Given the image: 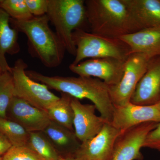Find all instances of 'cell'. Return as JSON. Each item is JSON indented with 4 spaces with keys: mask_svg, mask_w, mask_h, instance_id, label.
I'll use <instances>...</instances> for the list:
<instances>
[{
    "mask_svg": "<svg viewBox=\"0 0 160 160\" xmlns=\"http://www.w3.org/2000/svg\"><path fill=\"white\" fill-rule=\"evenodd\" d=\"M49 22L46 14L26 21L10 18L12 27L26 35L31 56L47 68H53L62 64L66 50L56 32L50 28Z\"/></svg>",
    "mask_w": 160,
    "mask_h": 160,
    "instance_id": "3",
    "label": "cell"
},
{
    "mask_svg": "<svg viewBox=\"0 0 160 160\" xmlns=\"http://www.w3.org/2000/svg\"><path fill=\"white\" fill-rule=\"evenodd\" d=\"M27 146L45 160H59L60 155L42 131L29 132Z\"/></svg>",
    "mask_w": 160,
    "mask_h": 160,
    "instance_id": "20",
    "label": "cell"
},
{
    "mask_svg": "<svg viewBox=\"0 0 160 160\" xmlns=\"http://www.w3.org/2000/svg\"><path fill=\"white\" fill-rule=\"evenodd\" d=\"M91 32L119 38L141 30L123 0L85 1Z\"/></svg>",
    "mask_w": 160,
    "mask_h": 160,
    "instance_id": "2",
    "label": "cell"
},
{
    "mask_svg": "<svg viewBox=\"0 0 160 160\" xmlns=\"http://www.w3.org/2000/svg\"><path fill=\"white\" fill-rule=\"evenodd\" d=\"M2 160H45L28 146H12L2 157Z\"/></svg>",
    "mask_w": 160,
    "mask_h": 160,
    "instance_id": "24",
    "label": "cell"
},
{
    "mask_svg": "<svg viewBox=\"0 0 160 160\" xmlns=\"http://www.w3.org/2000/svg\"><path fill=\"white\" fill-rule=\"evenodd\" d=\"M30 13L34 17L45 15L48 11L49 0H25Z\"/></svg>",
    "mask_w": 160,
    "mask_h": 160,
    "instance_id": "25",
    "label": "cell"
},
{
    "mask_svg": "<svg viewBox=\"0 0 160 160\" xmlns=\"http://www.w3.org/2000/svg\"><path fill=\"white\" fill-rule=\"evenodd\" d=\"M158 124L155 122L142 123L122 132L116 141L111 160H142L141 148L149 132Z\"/></svg>",
    "mask_w": 160,
    "mask_h": 160,
    "instance_id": "10",
    "label": "cell"
},
{
    "mask_svg": "<svg viewBox=\"0 0 160 160\" xmlns=\"http://www.w3.org/2000/svg\"><path fill=\"white\" fill-rule=\"evenodd\" d=\"M12 146L9 140L0 131V157H2Z\"/></svg>",
    "mask_w": 160,
    "mask_h": 160,
    "instance_id": "27",
    "label": "cell"
},
{
    "mask_svg": "<svg viewBox=\"0 0 160 160\" xmlns=\"http://www.w3.org/2000/svg\"><path fill=\"white\" fill-rule=\"evenodd\" d=\"M71 106L74 112L75 134L81 143L94 137L107 122L95 114L96 108L94 105L82 104L79 100L72 97Z\"/></svg>",
    "mask_w": 160,
    "mask_h": 160,
    "instance_id": "13",
    "label": "cell"
},
{
    "mask_svg": "<svg viewBox=\"0 0 160 160\" xmlns=\"http://www.w3.org/2000/svg\"><path fill=\"white\" fill-rule=\"evenodd\" d=\"M56 33L62 41L66 51L75 56L76 48L72 39L75 30L82 29L87 22L85 1L49 0L46 13Z\"/></svg>",
    "mask_w": 160,
    "mask_h": 160,
    "instance_id": "4",
    "label": "cell"
},
{
    "mask_svg": "<svg viewBox=\"0 0 160 160\" xmlns=\"http://www.w3.org/2000/svg\"><path fill=\"white\" fill-rule=\"evenodd\" d=\"M156 105V106H157V107L158 108V109H159V110L160 111V98L159 99V100L158 101V102H157L156 103V104H155Z\"/></svg>",
    "mask_w": 160,
    "mask_h": 160,
    "instance_id": "29",
    "label": "cell"
},
{
    "mask_svg": "<svg viewBox=\"0 0 160 160\" xmlns=\"http://www.w3.org/2000/svg\"><path fill=\"white\" fill-rule=\"evenodd\" d=\"M61 94L59 99L50 106L46 110V112L51 121L74 131V112L71 106L72 97L66 93Z\"/></svg>",
    "mask_w": 160,
    "mask_h": 160,
    "instance_id": "19",
    "label": "cell"
},
{
    "mask_svg": "<svg viewBox=\"0 0 160 160\" xmlns=\"http://www.w3.org/2000/svg\"><path fill=\"white\" fill-rule=\"evenodd\" d=\"M0 160H2V157H0Z\"/></svg>",
    "mask_w": 160,
    "mask_h": 160,
    "instance_id": "30",
    "label": "cell"
},
{
    "mask_svg": "<svg viewBox=\"0 0 160 160\" xmlns=\"http://www.w3.org/2000/svg\"><path fill=\"white\" fill-rule=\"evenodd\" d=\"M148 122H160V111L155 104L138 106L130 102L124 106H114L111 123L120 131Z\"/></svg>",
    "mask_w": 160,
    "mask_h": 160,
    "instance_id": "11",
    "label": "cell"
},
{
    "mask_svg": "<svg viewBox=\"0 0 160 160\" xmlns=\"http://www.w3.org/2000/svg\"><path fill=\"white\" fill-rule=\"evenodd\" d=\"M6 118L19 124L27 131H43L51 122L47 112L14 97L6 112Z\"/></svg>",
    "mask_w": 160,
    "mask_h": 160,
    "instance_id": "12",
    "label": "cell"
},
{
    "mask_svg": "<svg viewBox=\"0 0 160 160\" xmlns=\"http://www.w3.org/2000/svg\"><path fill=\"white\" fill-rule=\"evenodd\" d=\"M42 132L60 155V153L66 154V156L73 155L82 143L74 131L52 121Z\"/></svg>",
    "mask_w": 160,
    "mask_h": 160,
    "instance_id": "18",
    "label": "cell"
},
{
    "mask_svg": "<svg viewBox=\"0 0 160 160\" xmlns=\"http://www.w3.org/2000/svg\"><path fill=\"white\" fill-rule=\"evenodd\" d=\"M72 39L76 48L71 64L73 66L90 58H110L125 61L131 54L129 46L119 38L106 37L82 29L73 32Z\"/></svg>",
    "mask_w": 160,
    "mask_h": 160,
    "instance_id": "5",
    "label": "cell"
},
{
    "mask_svg": "<svg viewBox=\"0 0 160 160\" xmlns=\"http://www.w3.org/2000/svg\"><path fill=\"white\" fill-rule=\"evenodd\" d=\"M160 98V56L150 60L146 72L138 83L130 102L138 106L156 104Z\"/></svg>",
    "mask_w": 160,
    "mask_h": 160,
    "instance_id": "14",
    "label": "cell"
},
{
    "mask_svg": "<svg viewBox=\"0 0 160 160\" xmlns=\"http://www.w3.org/2000/svg\"><path fill=\"white\" fill-rule=\"evenodd\" d=\"M142 53H131L124 64L122 77L119 83L109 86L112 102L115 106H125L130 100L138 83L145 74L150 60Z\"/></svg>",
    "mask_w": 160,
    "mask_h": 160,
    "instance_id": "7",
    "label": "cell"
},
{
    "mask_svg": "<svg viewBox=\"0 0 160 160\" xmlns=\"http://www.w3.org/2000/svg\"><path fill=\"white\" fill-rule=\"evenodd\" d=\"M0 8L10 18L16 21H28L34 17L29 11L25 0H0Z\"/></svg>",
    "mask_w": 160,
    "mask_h": 160,
    "instance_id": "23",
    "label": "cell"
},
{
    "mask_svg": "<svg viewBox=\"0 0 160 160\" xmlns=\"http://www.w3.org/2000/svg\"><path fill=\"white\" fill-rule=\"evenodd\" d=\"M0 131L12 146H27L29 132L16 122L7 118H0Z\"/></svg>",
    "mask_w": 160,
    "mask_h": 160,
    "instance_id": "21",
    "label": "cell"
},
{
    "mask_svg": "<svg viewBox=\"0 0 160 160\" xmlns=\"http://www.w3.org/2000/svg\"><path fill=\"white\" fill-rule=\"evenodd\" d=\"M31 79L45 84L49 89L72 97L87 99L93 103L96 109L106 122H111L114 106L112 104L109 86L102 80L91 77L49 76L33 70H26Z\"/></svg>",
    "mask_w": 160,
    "mask_h": 160,
    "instance_id": "1",
    "label": "cell"
},
{
    "mask_svg": "<svg viewBox=\"0 0 160 160\" xmlns=\"http://www.w3.org/2000/svg\"><path fill=\"white\" fill-rule=\"evenodd\" d=\"M122 132L107 122L94 137L81 143L72 156L79 160H111L116 141Z\"/></svg>",
    "mask_w": 160,
    "mask_h": 160,
    "instance_id": "9",
    "label": "cell"
},
{
    "mask_svg": "<svg viewBox=\"0 0 160 160\" xmlns=\"http://www.w3.org/2000/svg\"><path fill=\"white\" fill-rule=\"evenodd\" d=\"M126 43L131 53H142L150 58L160 56V27L147 28L119 38Z\"/></svg>",
    "mask_w": 160,
    "mask_h": 160,
    "instance_id": "15",
    "label": "cell"
},
{
    "mask_svg": "<svg viewBox=\"0 0 160 160\" xmlns=\"http://www.w3.org/2000/svg\"><path fill=\"white\" fill-rule=\"evenodd\" d=\"M59 160H79L75 158L73 156H69L63 157L60 156Z\"/></svg>",
    "mask_w": 160,
    "mask_h": 160,
    "instance_id": "28",
    "label": "cell"
},
{
    "mask_svg": "<svg viewBox=\"0 0 160 160\" xmlns=\"http://www.w3.org/2000/svg\"><path fill=\"white\" fill-rule=\"evenodd\" d=\"M28 65L19 59L11 67L14 84V95L32 106L46 111L60 97L51 91L45 84L34 81L26 73Z\"/></svg>",
    "mask_w": 160,
    "mask_h": 160,
    "instance_id": "6",
    "label": "cell"
},
{
    "mask_svg": "<svg viewBox=\"0 0 160 160\" xmlns=\"http://www.w3.org/2000/svg\"><path fill=\"white\" fill-rule=\"evenodd\" d=\"M15 97L14 84L10 72L0 74V118H6L9 104Z\"/></svg>",
    "mask_w": 160,
    "mask_h": 160,
    "instance_id": "22",
    "label": "cell"
},
{
    "mask_svg": "<svg viewBox=\"0 0 160 160\" xmlns=\"http://www.w3.org/2000/svg\"><path fill=\"white\" fill-rule=\"evenodd\" d=\"M143 147L160 151V122L154 129L149 132L145 140Z\"/></svg>",
    "mask_w": 160,
    "mask_h": 160,
    "instance_id": "26",
    "label": "cell"
},
{
    "mask_svg": "<svg viewBox=\"0 0 160 160\" xmlns=\"http://www.w3.org/2000/svg\"><path fill=\"white\" fill-rule=\"evenodd\" d=\"M18 32L10 26L9 16L0 8V73L6 72H11V67L7 62L6 55H12L19 52Z\"/></svg>",
    "mask_w": 160,
    "mask_h": 160,
    "instance_id": "17",
    "label": "cell"
},
{
    "mask_svg": "<svg viewBox=\"0 0 160 160\" xmlns=\"http://www.w3.org/2000/svg\"><path fill=\"white\" fill-rule=\"evenodd\" d=\"M0 74H1V73H0Z\"/></svg>",
    "mask_w": 160,
    "mask_h": 160,
    "instance_id": "31",
    "label": "cell"
},
{
    "mask_svg": "<svg viewBox=\"0 0 160 160\" xmlns=\"http://www.w3.org/2000/svg\"><path fill=\"white\" fill-rule=\"evenodd\" d=\"M125 61L110 58L86 59L69 69L78 76L95 77L109 86H115L122 77Z\"/></svg>",
    "mask_w": 160,
    "mask_h": 160,
    "instance_id": "8",
    "label": "cell"
},
{
    "mask_svg": "<svg viewBox=\"0 0 160 160\" xmlns=\"http://www.w3.org/2000/svg\"><path fill=\"white\" fill-rule=\"evenodd\" d=\"M140 29L160 27V0H123Z\"/></svg>",
    "mask_w": 160,
    "mask_h": 160,
    "instance_id": "16",
    "label": "cell"
}]
</instances>
